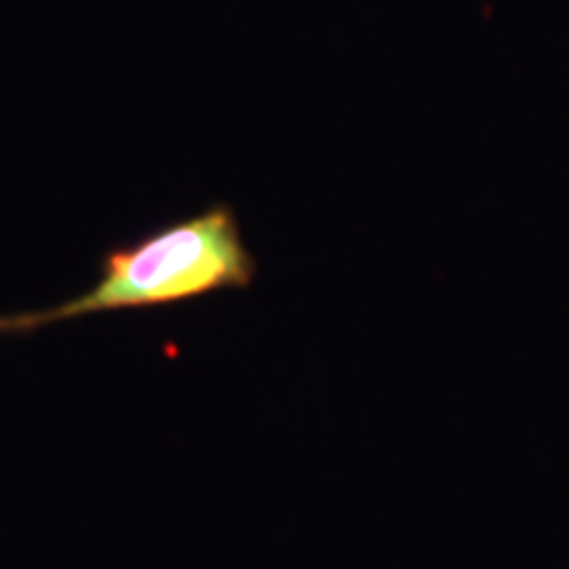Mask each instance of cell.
I'll return each instance as SVG.
<instances>
[{"label": "cell", "instance_id": "6da1fadb", "mask_svg": "<svg viewBox=\"0 0 569 569\" xmlns=\"http://www.w3.org/2000/svg\"><path fill=\"white\" fill-rule=\"evenodd\" d=\"M253 280L256 259L238 217L230 206L219 203L159 227L130 246L111 248L96 284L84 293L48 309L0 315V336H30L103 311L188 303L222 290H243Z\"/></svg>", "mask_w": 569, "mask_h": 569}]
</instances>
